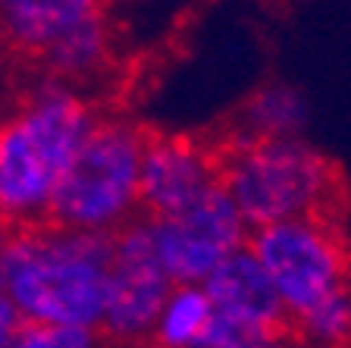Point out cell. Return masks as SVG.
<instances>
[{"instance_id": "obj_16", "label": "cell", "mask_w": 351, "mask_h": 348, "mask_svg": "<svg viewBox=\"0 0 351 348\" xmlns=\"http://www.w3.org/2000/svg\"><path fill=\"white\" fill-rule=\"evenodd\" d=\"M25 320L19 317V311L13 308V301L7 298V292L0 289V348H10V342L16 339V333L22 329Z\"/></svg>"}, {"instance_id": "obj_8", "label": "cell", "mask_w": 351, "mask_h": 348, "mask_svg": "<svg viewBox=\"0 0 351 348\" xmlns=\"http://www.w3.org/2000/svg\"><path fill=\"white\" fill-rule=\"evenodd\" d=\"M223 160L191 135H147L141 160V217L163 220L189 211L219 189Z\"/></svg>"}, {"instance_id": "obj_2", "label": "cell", "mask_w": 351, "mask_h": 348, "mask_svg": "<svg viewBox=\"0 0 351 348\" xmlns=\"http://www.w3.org/2000/svg\"><path fill=\"white\" fill-rule=\"evenodd\" d=\"M113 239L41 223L13 232L0 289L25 323L101 329Z\"/></svg>"}, {"instance_id": "obj_15", "label": "cell", "mask_w": 351, "mask_h": 348, "mask_svg": "<svg viewBox=\"0 0 351 348\" xmlns=\"http://www.w3.org/2000/svg\"><path fill=\"white\" fill-rule=\"evenodd\" d=\"M10 348H107L101 333L75 327H51V323H22Z\"/></svg>"}, {"instance_id": "obj_19", "label": "cell", "mask_w": 351, "mask_h": 348, "mask_svg": "<svg viewBox=\"0 0 351 348\" xmlns=\"http://www.w3.org/2000/svg\"><path fill=\"white\" fill-rule=\"evenodd\" d=\"M10 239H13V232L0 223V273H3V261H7V251H10Z\"/></svg>"}, {"instance_id": "obj_10", "label": "cell", "mask_w": 351, "mask_h": 348, "mask_svg": "<svg viewBox=\"0 0 351 348\" xmlns=\"http://www.w3.org/2000/svg\"><path fill=\"white\" fill-rule=\"evenodd\" d=\"M110 0H0V44L29 60L85 22L107 16Z\"/></svg>"}, {"instance_id": "obj_5", "label": "cell", "mask_w": 351, "mask_h": 348, "mask_svg": "<svg viewBox=\"0 0 351 348\" xmlns=\"http://www.w3.org/2000/svg\"><path fill=\"white\" fill-rule=\"evenodd\" d=\"M248 248L270 276L285 323L298 320L323 298L351 283V248L329 217L263 226L251 232Z\"/></svg>"}, {"instance_id": "obj_6", "label": "cell", "mask_w": 351, "mask_h": 348, "mask_svg": "<svg viewBox=\"0 0 351 348\" xmlns=\"http://www.w3.org/2000/svg\"><path fill=\"white\" fill-rule=\"evenodd\" d=\"M173 279L167 276L151 239L147 217L113 235L110 283L101 317V339L113 348H147Z\"/></svg>"}, {"instance_id": "obj_17", "label": "cell", "mask_w": 351, "mask_h": 348, "mask_svg": "<svg viewBox=\"0 0 351 348\" xmlns=\"http://www.w3.org/2000/svg\"><path fill=\"white\" fill-rule=\"evenodd\" d=\"M239 348H301L298 342L292 339V333H276V336H263V339H251V342H241Z\"/></svg>"}, {"instance_id": "obj_12", "label": "cell", "mask_w": 351, "mask_h": 348, "mask_svg": "<svg viewBox=\"0 0 351 348\" xmlns=\"http://www.w3.org/2000/svg\"><path fill=\"white\" fill-rule=\"evenodd\" d=\"M110 63H113V29H110L107 16L91 19L82 29L63 35L38 60L41 76H51V79L82 88V91L101 79L110 69Z\"/></svg>"}, {"instance_id": "obj_4", "label": "cell", "mask_w": 351, "mask_h": 348, "mask_svg": "<svg viewBox=\"0 0 351 348\" xmlns=\"http://www.w3.org/2000/svg\"><path fill=\"white\" fill-rule=\"evenodd\" d=\"M147 132L123 113H101L53 204L51 223L113 239L141 220V160Z\"/></svg>"}, {"instance_id": "obj_18", "label": "cell", "mask_w": 351, "mask_h": 348, "mask_svg": "<svg viewBox=\"0 0 351 348\" xmlns=\"http://www.w3.org/2000/svg\"><path fill=\"white\" fill-rule=\"evenodd\" d=\"M13 82H10V73H7V66H3V60H0V113L13 104Z\"/></svg>"}, {"instance_id": "obj_3", "label": "cell", "mask_w": 351, "mask_h": 348, "mask_svg": "<svg viewBox=\"0 0 351 348\" xmlns=\"http://www.w3.org/2000/svg\"><path fill=\"white\" fill-rule=\"evenodd\" d=\"M219 160V185L251 232L285 220L326 217L336 201V173L307 138H229Z\"/></svg>"}, {"instance_id": "obj_11", "label": "cell", "mask_w": 351, "mask_h": 348, "mask_svg": "<svg viewBox=\"0 0 351 348\" xmlns=\"http://www.w3.org/2000/svg\"><path fill=\"white\" fill-rule=\"evenodd\" d=\"M241 342L217 317L204 286H173L147 348H239Z\"/></svg>"}, {"instance_id": "obj_9", "label": "cell", "mask_w": 351, "mask_h": 348, "mask_svg": "<svg viewBox=\"0 0 351 348\" xmlns=\"http://www.w3.org/2000/svg\"><path fill=\"white\" fill-rule=\"evenodd\" d=\"M219 323L239 342L263 339V336L285 333V311L273 289L270 276L263 273L251 248L232 254L217 273L204 283Z\"/></svg>"}, {"instance_id": "obj_14", "label": "cell", "mask_w": 351, "mask_h": 348, "mask_svg": "<svg viewBox=\"0 0 351 348\" xmlns=\"http://www.w3.org/2000/svg\"><path fill=\"white\" fill-rule=\"evenodd\" d=\"M301 348H351V283L289 323Z\"/></svg>"}, {"instance_id": "obj_13", "label": "cell", "mask_w": 351, "mask_h": 348, "mask_svg": "<svg viewBox=\"0 0 351 348\" xmlns=\"http://www.w3.org/2000/svg\"><path fill=\"white\" fill-rule=\"evenodd\" d=\"M311 123V104L301 88L289 82H267L245 101L232 138H304Z\"/></svg>"}, {"instance_id": "obj_7", "label": "cell", "mask_w": 351, "mask_h": 348, "mask_svg": "<svg viewBox=\"0 0 351 348\" xmlns=\"http://www.w3.org/2000/svg\"><path fill=\"white\" fill-rule=\"evenodd\" d=\"M147 223L157 257L173 286H204L232 254L248 248L251 239V226L223 185L189 211Z\"/></svg>"}, {"instance_id": "obj_1", "label": "cell", "mask_w": 351, "mask_h": 348, "mask_svg": "<svg viewBox=\"0 0 351 348\" xmlns=\"http://www.w3.org/2000/svg\"><path fill=\"white\" fill-rule=\"evenodd\" d=\"M101 119L82 88L35 76L0 113V223L10 232L51 223L69 167Z\"/></svg>"}]
</instances>
